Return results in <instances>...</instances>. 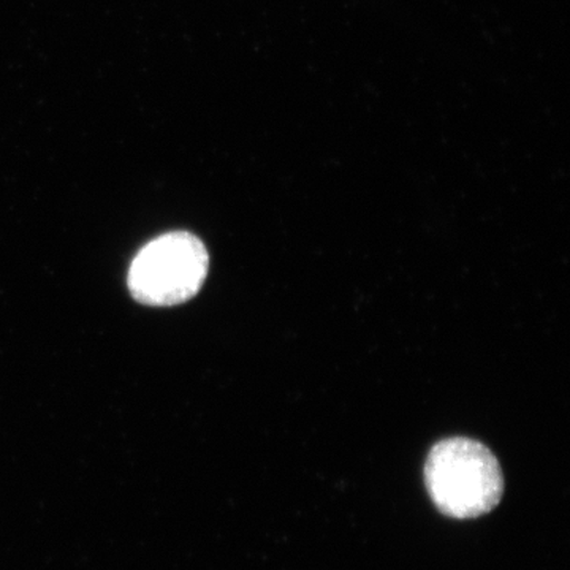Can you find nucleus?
Masks as SVG:
<instances>
[{
    "instance_id": "nucleus-1",
    "label": "nucleus",
    "mask_w": 570,
    "mask_h": 570,
    "mask_svg": "<svg viewBox=\"0 0 570 570\" xmlns=\"http://www.w3.org/2000/svg\"><path fill=\"white\" fill-rule=\"evenodd\" d=\"M423 480L434 508L453 520H474L493 512L505 490L494 453L469 438H449L434 444L426 456Z\"/></svg>"
},
{
    "instance_id": "nucleus-2",
    "label": "nucleus",
    "mask_w": 570,
    "mask_h": 570,
    "mask_svg": "<svg viewBox=\"0 0 570 570\" xmlns=\"http://www.w3.org/2000/svg\"><path fill=\"white\" fill-rule=\"evenodd\" d=\"M208 268L204 243L189 232H171L153 239L134 258L130 294L149 306L181 305L200 291Z\"/></svg>"
}]
</instances>
